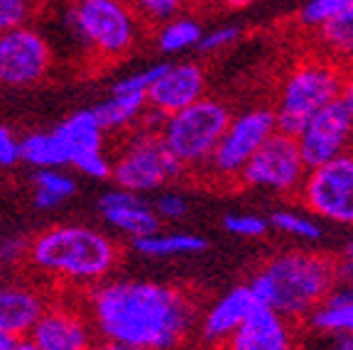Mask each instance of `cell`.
<instances>
[{
	"mask_svg": "<svg viewBox=\"0 0 353 350\" xmlns=\"http://www.w3.org/2000/svg\"><path fill=\"white\" fill-rule=\"evenodd\" d=\"M86 307L99 343L116 350L179 348L199 326V307L187 289L150 279L99 282Z\"/></svg>",
	"mask_w": 353,
	"mask_h": 350,
	"instance_id": "obj_1",
	"label": "cell"
},
{
	"mask_svg": "<svg viewBox=\"0 0 353 350\" xmlns=\"http://www.w3.org/2000/svg\"><path fill=\"white\" fill-rule=\"evenodd\" d=\"M334 285L336 260L314 250L277 252L255 269L248 282L260 304L272 307L294 323H302Z\"/></svg>",
	"mask_w": 353,
	"mask_h": 350,
	"instance_id": "obj_2",
	"label": "cell"
},
{
	"mask_svg": "<svg viewBox=\"0 0 353 350\" xmlns=\"http://www.w3.org/2000/svg\"><path fill=\"white\" fill-rule=\"evenodd\" d=\"M121 247L91 225H52L28 243V262L39 274L79 287L103 282L118 265Z\"/></svg>",
	"mask_w": 353,
	"mask_h": 350,
	"instance_id": "obj_3",
	"label": "cell"
},
{
	"mask_svg": "<svg viewBox=\"0 0 353 350\" xmlns=\"http://www.w3.org/2000/svg\"><path fill=\"white\" fill-rule=\"evenodd\" d=\"M343 74L346 69L319 52H309L307 56L294 61L282 76L272 105L277 130L294 135L316 110L336 101L341 96Z\"/></svg>",
	"mask_w": 353,
	"mask_h": 350,
	"instance_id": "obj_4",
	"label": "cell"
},
{
	"mask_svg": "<svg viewBox=\"0 0 353 350\" xmlns=\"http://www.w3.org/2000/svg\"><path fill=\"white\" fill-rule=\"evenodd\" d=\"M140 17L128 0H72L66 28L99 61H118L130 54L140 37Z\"/></svg>",
	"mask_w": 353,
	"mask_h": 350,
	"instance_id": "obj_5",
	"label": "cell"
},
{
	"mask_svg": "<svg viewBox=\"0 0 353 350\" xmlns=\"http://www.w3.org/2000/svg\"><path fill=\"white\" fill-rule=\"evenodd\" d=\"M228 121V105L204 96L187 108L165 115L157 125V135L172 157L184 167V172H204Z\"/></svg>",
	"mask_w": 353,
	"mask_h": 350,
	"instance_id": "obj_6",
	"label": "cell"
},
{
	"mask_svg": "<svg viewBox=\"0 0 353 350\" xmlns=\"http://www.w3.org/2000/svg\"><path fill=\"white\" fill-rule=\"evenodd\" d=\"M184 174V167L170 154L157 130L135 135L110 162V179L116 181V186L135 194L160 192L162 186Z\"/></svg>",
	"mask_w": 353,
	"mask_h": 350,
	"instance_id": "obj_7",
	"label": "cell"
},
{
	"mask_svg": "<svg viewBox=\"0 0 353 350\" xmlns=\"http://www.w3.org/2000/svg\"><path fill=\"white\" fill-rule=\"evenodd\" d=\"M304 176L307 165L299 154L294 135L275 130L248 159L238 181L248 189L268 192L272 196H297Z\"/></svg>",
	"mask_w": 353,
	"mask_h": 350,
	"instance_id": "obj_8",
	"label": "cell"
},
{
	"mask_svg": "<svg viewBox=\"0 0 353 350\" xmlns=\"http://www.w3.org/2000/svg\"><path fill=\"white\" fill-rule=\"evenodd\" d=\"M297 196L319 220L353 228V152L309 167Z\"/></svg>",
	"mask_w": 353,
	"mask_h": 350,
	"instance_id": "obj_9",
	"label": "cell"
},
{
	"mask_svg": "<svg viewBox=\"0 0 353 350\" xmlns=\"http://www.w3.org/2000/svg\"><path fill=\"white\" fill-rule=\"evenodd\" d=\"M277 130L272 108H253L231 115L204 172L216 181H236L260 145Z\"/></svg>",
	"mask_w": 353,
	"mask_h": 350,
	"instance_id": "obj_10",
	"label": "cell"
},
{
	"mask_svg": "<svg viewBox=\"0 0 353 350\" xmlns=\"http://www.w3.org/2000/svg\"><path fill=\"white\" fill-rule=\"evenodd\" d=\"M52 64V44L34 28L20 25L0 32V86H34L47 79Z\"/></svg>",
	"mask_w": 353,
	"mask_h": 350,
	"instance_id": "obj_11",
	"label": "cell"
},
{
	"mask_svg": "<svg viewBox=\"0 0 353 350\" xmlns=\"http://www.w3.org/2000/svg\"><path fill=\"white\" fill-rule=\"evenodd\" d=\"M299 154H302L304 165L319 167L334 157H341L353 150V125L348 118L346 108L341 101H331L324 108L316 110L297 132Z\"/></svg>",
	"mask_w": 353,
	"mask_h": 350,
	"instance_id": "obj_12",
	"label": "cell"
},
{
	"mask_svg": "<svg viewBox=\"0 0 353 350\" xmlns=\"http://www.w3.org/2000/svg\"><path fill=\"white\" fill-rule=\"evenodd\" d=\"M54 135L64 145L66 165L88 179H110V159L103 152L105 130L101 127L94 108L77 110L54 127Z\"/></svg>",
	"mask_w": 353,
	"mask_h": 350,
	"instance_id": "obj_13",
	"label": "cell"
},
{
	"mask_svg": "<svg viewBox=\"0 0 353 350\" xmlns=\"http://www.w3.org/2000/svg\"><path fill=\"white\" fill-rule=\"evenodd\" d=\"M25 338L30 350H86L96 345L91 318L79 309L61 304H47Z\"/></svg>",
	"mask_w": 353,
	"mask_h": 350,
	"instance_id": "obj_14",
	"label": "cell"
},
{
	"mask_svg": "<svg viewBox=\"0 0 353 350\" xmlns=\"http://www.w3.org/2000/svg\"><path fill=\"white\" fill-rule=\"evenodd\" d=\"M206 96V72L194 61H165L148 88V108L170 115Z\"/></svg>",
	"mask_w": 353,
	"mask_h": 350,
	"instance_id": "obj_15",
	"label": "cell"
},
{
	"mask_svg": "<svg viewBox=\"0 0 353 350\" xmlns=\"http://www.w3.org/2000/svg\"><path fill=\"white\" fill-rule=\"evenodd\" d=\"M294 326V321L258 301L226 345L233 350H290L297 345Z\"/></svg>",
	"mask_w": 353,
	"mask_h": 350,
	"instance_id": "obj_16",
	"label": "cell"
},
{
	"mask_svg": "<svg viewBox=\"0 0 353 350\" xmlns=\"http://www.w3.org/2000/svg\"><path fill=\"white\" fill-rule=\"evenodd\" d=\"M302 323L312 333L329 338L334 348L353 350V285L336 282Z\"/></svg>",
	"mask_w": 353,
	"mask_h": 350,
	"instance_id": "obj_17",
	"label": "cell"
},
{
	"mask_svg": "<svg viewBox=\"0 0 353 350\" xmlns=\"http://www.w3.org/2000/svg\"><path fill=\"white\" fill-rule=\"evenodd\" d=\"M99 214L108 228L118 230L121 236L130 238H143L150 236L160 228V218L154 214V208L140 198V194L128 192V189H110L108 194L99 198Z\"/></svg>",
	"mask_w": 353,
	"mask_h": 350,
	"instance_id": "obj_18",
	"label": "cell"
},
{
	"mask_svg": "<svg viewBox=\"0 0 353 350\" xmlns=\"http://www.w3.org/2000/svg\"><path fill=\"white\" fill-rule=\"evenodd\" d=\"M258 304L255 294L250 291L248 285L233 287L223 296L206 309L204 316H199V338L206 345H226L228 338L236 333V329L243 323V318L248 316L250 309Z\"/></svg>",
	"mask_w": 353,
	"mask_h": 350,
	"instance_id": "obj_19",
	"label": "cell"
},
{
	"mask_svg": "<svg viewBox=\"0 0 353 350\" xmlns=\"http://www.w3.org/2000/svg\"><path fill=\"white\" fill-rule=\"evenodd\" d=\"M44 307H47V296L34 287L17 285V282L0 285V331L25 338Z\"/></svg>",
	"mask_w": 353,
	"mask_h": 350,
	"instance_id": "obj_20",
	"label": "cell"
},
{
	"mask_svg": "<svg viewBox=\"0 0 353 350\" xmlns=\"http://www.w3.org/2000/svg\"><path fill=\"white\" fill-rule=\"evenodd\" d=\"M314 34V52L324 54L334 64L341 69H351L353 66V0L343 8L341 12L326 20L316 30Z\"/></svg>",
	"mask_w": 353,
	"mask_h": 350,
	"instance_id": "obj_21",
	"label": "cell"
},
{
	"mask_svg": "<svg viewBox=\"0 0 353 350\" xmlns=\"http://www.w3.org/2000/svg\"><path fill=\"white\" fill-rule=\"evenodd\" d=\"M132 250L150 260H165V258H179V255H196L206 250V238L196 233H184V230H172L162 233L160 228L150 233V236L135 238Z\"/></svg>",
	"mask_w": 353,
	"mask_h": 350,
	"instance_id": "obj_22",
	"label": "cell"
},
{
	"mask_svg": "<svg viewBox=\"0 0 353 350\" xmlns=\"http://www.w3.org/2000/svg\"><path fill=\"white\" fill-rule=\"evenodd\" d=\"M145 108H148V96L145 93L113 88L108 99L101 101L99 105H94V113L99 118L101 127L105 132H113L123 130V127L132 125L138 118H143Z\"/></svg>",
	"mask_w": 353,
	"mask_h": 350,
	"instance_id": "obj_23",
	"label": "cell"
},
{
	"mask_svg": "<svg viewBox=\"0 0 353 350\" xmlns=\"http://www.w3.org/2000/svg\"><path fill=\"white\" fill-rule=\"evenodd\" d=\"M201 34H204V30H201V22L196 17L176 12V15L157 22L154 44L162 54H184L189 50H196Z\"/></svg>",
	"mask_w": 353,
	"mask_h": 350,
	"instance_id": "obj_24",
	"label": "cell"
},
{
	"mask_svg": "<svg viewBox=\"0 0 353 350\" xmlns=\"http://www.w3.org/2000/svg\"><path fill=\"white\" fill-rule=\"evenodd\" d=\"M34 206L42 211H50L77 194V181L66 174L61 167H47L34 172Z\"/></svg>",
	"mask_w": 353,
	"mask_h": 350,
	"instance_id": "obj_25",
	"label": "cell"
},
{
	"mask_svg": "<svg viewBox=\"0 0 353 350\" xmlns=\"http://www.w3.org/2000/svg\"><path fill=\"white\" fill-rule=\"evenodd\" d=\"M20 162L47 169V167H66V152L59 137L52 132H30L20 140Z\"/></svg>",
	"mask_w": 353,
	"mask_h": 350,
	"instance_id": "obj_26",
	"label": "cell"
},
{
	"mask_svg": "<svg viewBox=\"0 0 353 350\" xmlns=\"http://www.w3.org/2000/svg\"><path fill=\"white\" fill-rule=\"evenodd\" d=\"M268 220H270V228L280 230L299 243H319L324 238V228L316 220V216L302 214L294 208H275Z\"/></svg>",
	"mask_w": 353,
	"mask_h": 350,
	"instance_id": "obj_27",
	"label": "cell"
},
{
	"mask_svg": "<svg viewBox=\"0 0 353 350\" xmlns=\"http://www.w3.org/2000/svg\"><path fill=\"white\" fill-rule=\"evenodd\" d=\"M223 228L243 240H258V238L268 236L270 220L260 214H228L223 218Z\"/></svg>",
	"mask_w": 353,
	"mask_h": 350,
	"instance_id": "obj_28",
	"label": "cell"
},
{
	"mask_svg": "<svg viewBox=\"0 0 353 350\" xmlns=\"http://www.w3.org/2000/svg\"><path fill=\"white\" fill-rule=\"evenodd\" d=\"M351 0H304L302 10H299L297 20L304 30H316L319 25H324L326 20L341 12Z\"/></svg>",
	"mask_w": 353,
	"mask_h": 350,
	"instance_id": "obj_29",
	"label": "cell"
},
{
	"mask_svg": "<svg viewBox=\"0 0 353 350\" xmlns=\"http://www.w3.org/2000/svg\"><path fill=\"white\" fill-rule=\"evenodd\" d=\"M132 10L138 12V17L148 25H157V22L167 20V17L182 12L189 0H128Z\"/></svg>",
	"mask_w": 353,
	"mask_h": 350,
	"instance_id": "obj_30",
	"label": "cell"
},
{
	"mask_svg": "<svg viewBox=\"0 0 353 350\" xmlns=\"http://www.w3.org/2000/svg\"><path fill=\"white\" fill-rule=\"evenodd\" d=\"M243 37V30L238 25H221L209 32L201 34L196 44L199 54H221V52L231 50L233 44H238V39Z\"/></svg>",
	"mask_w": 353,
	"mask_h": 350,
	"instance_id": "obj_31",
	"label": "cell"
},
{
	"mask_svg": "<svg viewBox=\"0 0 353 350\" xmlns=\"http://www.w3.org/2000/svg\"><path fill=\"white\" fill-rule=\"evenodd\" d=\"M34 12L32 0H0V32L28 25Z\"/></svg>",
	"mask_w": 353,
	"mask_h": 350,
	"instance_id": "obj_32",
	"label": "cell"
},
{
	"mask_svg": "<svg viewBox=\"0 0 353 350\" xmlns=\"http://www.w3.org/2000/svg\"><path fill=\"white\" fill-rule=\"evenodd\" d=\"M152 208L160 220H182L189 214V201L179 192H162Z\"/></svg>",
	"mask_w": 353,
	"mask_h": 350,
	"instance_id": "obj_33",
	"label": "cell"
},
{
	"mask_svg": "<svg viewBox=\"0 0 353 350\" xmlns=\"http://www.w3.org/2000/svg\"><path fill=\"white\" fill-rule=\"evenodd\" d=\"M20 162V137L10 127L0 125V169H10Z\"/></svg>",
	"mask_w": 353,
	"mask_h": 350,
	"instance_id": "obj_34",
	"label": "cell"
},
{
	"mask_svg": "<svg viewBox=\"0 0 353 350\" xmlns=\"http://www.w3.org/2000/svg\"><path fill=\"white\" fill-rule=\"evenodd\" d=\"M25 258H28V240L8 238L0 243V262H20Z\"/></svg>",
	"mask_w": 353,
	"mask_h": 350,
	"instance_id": "obj_35",
	"label": "cell"
},
{
	"mask_svg": "<svg viewBox=\"0 0 353 350\" xmlns=\"http://www.w3.org/2000/svg\"><path fill=\"white\" fill-rule=\"evenodd\" d=\"M336 282L353 285V243H348L341 258H336Z\"/></svg>",
	"mask_w": 353,
	"mask_h": 350,
	"instance_id": "obj_36",
	"label": "cell"
},
{
	"mask_svg": "<svg viewBox=\"0 0 353 350\" xmlns=\"http://www.w3.org/2000/svg\"><path fill=\"white\" fill-rule=\"evenodd\" d=\"M339 101L343 103V108H346L348 118H351V125H353V66L346 69V74H343V86H341Z\"/></svg>",
	"mask_w": 353,
	"mask_h": 350,
	"instance_id": "obj_37",
	"label": "cell"
},
{
	"mask_svg": "<svg viewBox=\"0 0 353 350\" xmlns=\"http://www.w3.org/2000/svg\"><path fill=\"white\" fill-rule=\"evenodd\" d=\"M0 350H30V343H28V338H22V336L3 333V331H0Z\"/></svg>",
	"mask_w": 353,
	"mask_h": 350,
	"instance_id": "obj_38",
	"label": "cell"
},
{
	"mask_svg": "<svg viewBox=\"0 0 353 350\" xmlns=\"http://www.w3.org/2000/svg\"><path fill=\"white\" fill-rule=\"evenodd\" d=\"M219 8H226V10H243V8H250L255 0H214Z\"/></svg>",
	"mask_w": 353,
	"mask_h": 350,
	"instance_id": "obj_39",
	"label": "cell"
},
{
	"mask_svg": "<svg viewBox=\"0 0 353 350\" xmlns=\"http://www.w3.org/2000/svg\"><path fill=\"white\" fill-rule=\"evenodd\" d=\"M61 3H72V0H61Z\"/></svg>",
	"mask_w": 353,
	"mask_h": 350,
	"instance_id": "obj_40",
	"label": "cell"
},
{
	"mask_svg": "<svg viewBox=\"0 0 353 350\" xmlns=\"http://www.w3.org/2000/svg\"><path fill=\"white\" fill-rule=\"evenodd\" d=\"M351 152H353V150H351Z\"/></svg>",
	"mask_w": 353,
	"mask_h": 350,
	"instance_id": "obj_41",
	"label": "cell"
}]
</instances>
